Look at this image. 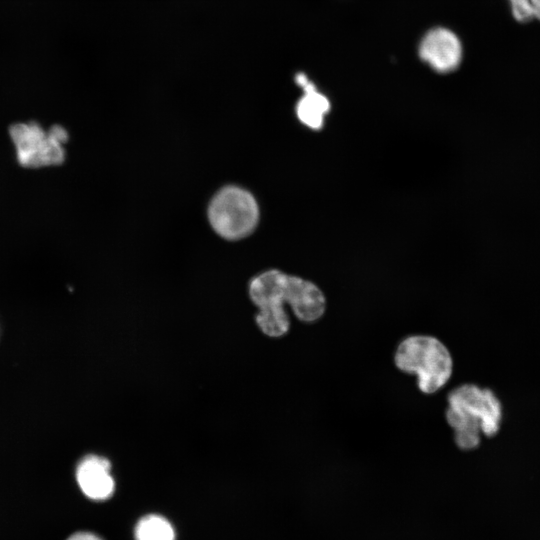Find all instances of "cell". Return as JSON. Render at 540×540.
Segmentation results:
<instances>
[{
  "label": "cell",
  "mask_w": 540,
  "mask_h": 540,
  "mask_svg": "<svg viewBox=\"0 0 540 540\" xmlns=\"http://www.w3.org/2000/svg\"><path fill=\"white\" fill-rule=\"evenodd\" d=\"M135 540H176L173 524L163 515L150 513L142 516L134 527Z\"/></svg>",
  "instance_id": "9c48e42d"
},
{
  "label": "cell",
  "mask_w": 540,
  "mask_h": 540,
  "mask_svg": "<svg viewBox=\"0 0 540 540\" xmlns=\"http://www.w3.org/2000/svg\"><path fill=\"white\" fill-rule=\"evenodd\" d=\"M512 19L518 24H529L534 21L530 0H507Z\"/></svg>",
  "instance_id": "30bf717a"
},
{
  "label": "cell",
  "mask_w": 540,
  "mask_h": 540,
  "mask_svg": "<svg viewBox=\"0 0 540 540\" xmlns=\"http://www.w3.org/2000/svg\"><path fill=\"white\" fill-rule=\"evenodd\" d=\"M394 363L402 372L416 375L418 388L426 394L441 389L453 371L447 347L439 339L427 335L403 339L395 351Z\"/></svg>",
  "instance_id": "3957f363"
},
{
  "label": "cell",
  "mask_w": 540,
  "mask_h": 540,
  "mask_svg": "<svg viewBox=\"0 0 540 540\" xmlns=\"http://www.w3.org/2000/svg\"><path fill=\"white\" fill-rule=\"evenodd\" d=\"M295 81L304 91L296 105V115L299 121L308 128L321 129L325 116L330 110L328 98L317 90L305 74L298 73Z\"/></svg>",
  "instance_id": "ba28073f"
},
{
  "label": "cell",
  "mask_w": 540,
  "mask_h": 540,
  "mask_svg": "<svg viewBox=\"0 0 540 540\" xmlns=\"http://www.w3.org/2000/svg\"><path fill=\"white\" fill-rule=\"evenodd\" d=\"M65 540H104L94 532L81 530L69 535Z\"/></svg>",
  "instance_id": "8fae6325"
},
{
  "label": "cell",
  "mask_w": 540,
  "mask_h": 540,
  "mask_svg": "<svg viewBox=\"0 0 540 540\" xmlns=\"http://www.w3.org/2000/svg\"><path fill=\"white\" fill-rule=\"evenodd\" d=\"M447 403L445 416L458 448L474 449L480 444L481 434L490 437L499 430L502 408L491 390L464 384L449 393Z\"/></svg>",
  "instance_id": "7a4b0ae2"
},
{
  "label": "cell",
  "mask_w": 540,
  "mask_h": 540,
  "mask_svg": "<svg viewBox=\"0 0 540 540\" xmlns=\"http://www.w3.org/2000/svg\"><path fill=\"white\" fill-rule=\"evenodd\" d=\"M75 479L84 496L96 502L110 499L115 491L110 461L102 456L89 454L76 466Z\"/></svg>",
  "instance_id": "52a82bcc"
},
{
  "label": "cell",
  "mask_w": 540,
  "mask_h": 540,
  "mask_svg": "<svg viewBox=\"0 0 540 540\" xmlns=\"http://www.w3.org/2000/svg\"><path fill=\"white\" fill-rule=\"evenodd\" d=\"M16 160L24 168L61 165L66 157L68 131L59 124L45 129L36 121L17 122L8 128Z\"/></svg>",
  "instance_id": "277c9868"
},
{
  "label": "cell",
  "mask_w": 540,
  "mask_h": 540,
  "mask_svg": "<svg viewBox=\"0 0 540 540\" xmlns=\"http://www.w3.org/2000/svg\"><path fill=\"white\" fill-rule=\"evenodd\" d=\"M249 295L259 308L257 325L271 337L283 336L289 330L284 303L290 305L299 320L308 323L319 320L326 310L325 295L316 284L274 269L251 280Z\"/></svg>",
  "instance_id": "6da1fadb"
},
{
  "label": "cell",
  "mask_w": 540,
  "mask_h": 540,
  "mask_svg": "<svg viewBox=\"0 0 540 540\" xmlns=\"http://www.w3.org/2000/svg\"><path fill=\"white\" fill-rule=\"evenodd\" d=\"M208 219L214 231L222 238L242 239L256 228L259 206L249 191L238 186H226L211 199Z\"/></svg>",
  "instance_id": "5b68a950"
},
{
  "label": "cell",
  "mask_w": 540,
  "mask_h": 540,
  "mask_svg": "<svg viewBox=\"0 0 540 540\" xmlns=\"http://www.w3.org/2000/svg\"><path fill=\"white\" fill-rule=\"evenodd\" d=\"M530 6L534 20L540 23V0H530Z\"/></svg>",
  "instance_id": "7c38bea8"
},
{
  "label": "cell",
  "mask_w": 540,
  "mask_h": 540,
  "mask_svg": "<svg viewBox=\"0 0 540 540\" xmlns=\"http://www.w3.org/2000/svg\"><path fill=\"white\" fill-rule=\"evenodd\" d=\"M419 56L439 73L452 72L462 61L463 47L454 32L438 27L428 31L421 40Z\"/></svg>",
  "instance_id": "8992f818"
}]
</instances>
